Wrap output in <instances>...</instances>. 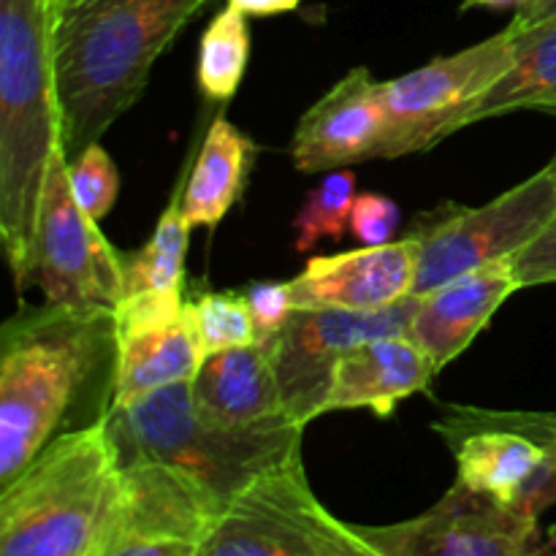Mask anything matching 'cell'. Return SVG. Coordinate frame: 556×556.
<instances>
[{
    "instance_id": "5b68a950",
    "label": "cell",
    "mask_w": 556,
    "mask_h": 556,
    "mask_svg": "<svg viewBox=\"0 0 556 556\" xmlns=\"http://www.w3.org/2000/svg\"><path fill=\"white\" fill-rule=\"evenodd\" d=\"M119 465L157 462L199 483L220 510L253 478L302 451L304 429L239 432L206 421L193 402L190 383L147 394L125 407L106 410Z\"/></svg>"
},
{
    "instance_id": "9a60e30c",
    "label": "cell",
    "mask_w": 556,
    "mask_h": 556,
    "mask_svg": "<svg viewBox=\"0 0 556 556\" xmlns=\"http://www.w3.org/2000/svg\"><path fill=\"white\" fill-rule=\"evenodd\" d=\"M418 269L416 237L307 261L291 280L299 307L383 309L413 296Z\"/></svg>"
},
{
    "instance_id": "1f68e13d",
    "label": "cell",
    "mask_w": 556,
    "mask_h": 556,
    "mask_svg": "<svg viewBox=\"0 0 556 556\" xmlns=\"http://www.w3.org/2000/svg\"><path fill=\"white\" fill-rule=\"evenodd\" d=\"M530 0H462V11H470V9H494V11H505V9H514L521 11Z\"/></svg>"
},
{
    "instance_id": "52a82bcc",
    "label": "cell",
    "mask_w": 556,
    "mask_h": 556,
    "mask_svg": "<svg viewBox=\"0 0 556 556\" xmlns=\"http://www.w3.org/2000/svg\"><path fill=\"white\" fill-rule=\"evenodd\" d=\"M456 462V481L530 519L556 505L548 413L451 407L434 421Z\"/></svg>"
},
{
    "instance_id": "484cf974",
    "label": "cell",
    "mask_w": 556,
    "mask_h": 556,
    "mask_svg": "<svg viewBox=\"0 0 556 556\" xmlns=\"http://www.w3.org/2000/svg\"><path fill=\"white\" fill-rule=\"evenodd\" d=\"M244 299H248L255 334H258L255 342H266V345L286 329L291 315L296 313L291 282H255L244 291Z\"/></svg>"
},
{
    "instance_id": "4316f807",
    "label": "cell",
    "mask_w": 556,
    "mask_h": 556,
    "mask_svg": "<svg viewBox=\"0 0 556 556\" xmlns=\"http://www.w3.org/2000/svg\"><path fill=\"white\" fill-rule=\"evenodd\" d=\"M400 226V206L396 201L380 193H362L353 201L351 231L364 248H380L389 244Z\"/></svg>"
},
{
    "instance_id": "30bf717a",
    "label": "cell",
    "mask_w": 556,
    "mask_h": 556,
    "mask_svg": "<svg viewBox=\"0 0 556 556\" xmlns=\"http://www.w3.org/2000/svg\"><path fill=\"white\" fill-rule=\"evenodd\" d=\"M30 282L41 288L49 304L117 309L125 299L123 253L106 242L98 220L76 201L63 150L54 152L43 182L27 271Z\"/></svg>"
},
{
    "instance_id": "6da1fadb",
    "label": "cell",
    "mask_w": 556,
    "mask_h": 556,
    "mask_svg": "<svg viewBox=\"0 0 556 556\" xmlns=\"http://www.w3.org/2000/svg\"><path fill=\"white\" fill-rule=\"evenodd\" d=\"M210 0H52L49 49L68 161L147 87L152 65Z\"/></svg>"
},
{
    "instance_id": "f1b7e54d",
    "label": "cell",
    "mask_w": 556,
    "mask_h": 556,
    "mask_svg": "<svg viewBox=\"0 0 556 556\" xmlns=\"http://www.w3.org/2000/svg\"><path fill=\"white\" fill-rule=\"evenodd\" d=\"M193 543L172 541V538H109L96 556H193Z\"/></svg>"
},
{
    "instance_id": "3957f363",
    "label": "cell",
    "mask_w": 556,
    "mask_h": 556,
    "mask_svg": "<svg viewBox=\"0 0 556 556\" xmlns=\"http://www.w3.org/2000/svg\"><path fill=\"white\" fill-rule=\"evenodd\" d=\"M60 141L47 0H0V233L27 286L43 182Z\"/></svg>"
},
{
    "instance_id": "d4e9b609",
    "label": "cell",
    "mask_w": 556,
    "mask_h": 556,
    "mask_svg": "<svg viewBox=\"0 0 556 556\" xmlns=\"http://www.w3.org/2000/svg\"><path fill=\"white\" fill-rule=\"evenodd\" d=\"M68 179L76 201L92 220H103L112 212L119 190V174L101 144H90L68 161Z\"/></svg>"
},
{
    "instance_id": "603a6c76",
    "label": "cell",
    "mask_w": 556,
    "mask_h": 556,
    "mask_svg": "<svg viewBox=\"0 0 556 556\" xmlns=\"http://www.w3.org/2000/svg\"><path fill=\"white\" fill-rule=\"evenodd\" d=\"M353 201H356V174L351 168H334L326 174L304 199L302 210L293 217L296 253H309L318 242H340L351 226Z\"/></svg>"
},
{
    "instance_id": "e575fe53",
    "label": "cell",
    "mask_w": 556,
    "mask_h": 556,
    "mask_svg": "<svg viewBox=\"0 0 556 556\" xmlns=\"http://www.w3.org/2000/svg\"><path fill=\"white\" fill-rule=\"evenodd\" d=\"M47 3H52V0H47Z\"/></svg>"
},
{
    "instance_id": "7c38bea8",
    "label": "cell",
    "mask_w": 556,
    "mask_h": 556,
    "mask_svg": "<svg viewBox=\"0 0 556 556\" xmlns=\"http://www.w3.org/2000/svg\"><path fill=\"white\" fill-rule=\"evenodd\" d=\"M389 556H556L538 519L470 492L459 481L427 514L389 527H367Z\"/></svg>"
},
{
    "instance_id": "8fae6325",
    "label": "cell",
    "mask_w": 556,
    "mask_h": 556,
    "mask_svg": "<svg viewBox=\"0 0 556 556\" xmlns=\"http://www.w3.org/2000/svg\"><path fill=\"white\" fill-rule=\"evenodd\" d=\"M416 309L418 296L383 309L299 307L269 342L291 421L307 429L320 416L337 362L367 342L410 334Z\"/></svg>"
},
{
    "instance_id": "9c48e42d",
    "label": "cell",
    "mask_w": 556,
    "mask_h": 556,
    "mask_svg": "<svg viewBox=\"0 0 556 556\" xmlns=\"http://www.w3.org/2000/svg\"><path fill=\"white\" fill-rule=\"evenodd\" d=\"M556 215V168L548 163L530 179L476 210H456L416 231L418 269L413 296L497 261L516 258Z\"/></svg>"
},
{
    "instance_id": "e0dca14e",
    "label": "cell",
    "mask_w": 556,
    "mask_h": 556,
    "mask_svg": "<svg viewBox=\"0 0 556 556\" xmlns=\"http://www.w3.org/2000/svg\"><path fill=\"white\" fill-rule=\"evenodd\" d=\"M514 258L497 261L483 269L462 275L445 286L418 296L410 337L432 358L434 369H443L470 348V342L489 326L492 315L519 291Z\"/></svg>"
},
{
    "instance_id": "5bb4252c",
    "label": "cell",
    "mask_w": 556,
    "mask_h": 556,
    "mask_svg": "<svg viewBox=\"0 0 556 556\" xmlns=\"http://www.w3.org/2000/svg\"><path fill=\"white\" fill-rule=\"evenodd\" d=\"M299 172L351 168L383 155V109L380 81L369 68L342 76L304 117L291 141Z\"/></svg>"
},
{
    "instance_id": "277c9868",
    "label": "cell",
    "mask_w": 556,
    "mask_h": 556,
    "mask_svg": "<svg viewBox=\"0 0 556 556\" xmlns=\"http://www.w3.org/2000/svg\"><path fill=\"white\" fill-rule=\"evenodd\" d=\"M123 508L106 416L63 432L0 489V556H96Z\"/></svg>"
},
{
    "instance_id": "8992f818",
    "label": "cell",
    "mask_w": 556,
    "mask_h": 556,
    "mask_svg": "<svg viewBox=\"0 0 556 556\" xmlns=\"http://www.w3.org/2000/svg\"><path fill=\"white\" fill-rule=\"evenodd\" d=\"M193 556H389L367 527L337 519L313 492L302 451L261 472L210 521Z\"/></svg>"
},
{
    "instance_id": "7402d4cb",
    "label": "cell",
    "mask_w": 556,
    "mask_h": 556,
    "mask_svg": "<svg viewBox=\"0 0 556 556\" xmlns=\"http://www.w3.org/2000/svg\"><path fill=\"white\" fill-rule=\"evenodd\" d=\"M250 60L248 14L228 3L201 36L199 87L210 101L226 103L237 96Z\"/></svg>"
},
{
    "instance_id": "4dcf8cb0",
    "label": "cell",
    "mask_w": 556,
    "mask_h": 556,
    "mask_svg": "<svg viewBox=\"0 0 556 556\" xmlns=\"http://www.w3.org/2000/svg\"><path fill=\"white\" fill-rule=\"evenodd\" d=\"M556 14V0H530L521 11H516L514 25H532L538 20Z\"/></svg>"
},
{
    "instance_id": "836d02e7",
    "label": "cell",
    "mask_w": 556,
    "mask_h": 556,
    "mask_svg": "<svg viewBox=\"0 0 556 556\" xmlns=\"http://www.w3.org/2000/svg\"><path fill=\"white\" fill-rule=\"evenodd\" d=\"M552 166H554V168H556V155H554V161H552Z\"/></svg>"
},
{
    "instance_id": "d6a6232c",
    "label": "cell",
    "mask_w": 556,
    "mask_h": 556,
    "mask_svg": "<svg viewBox=\"0 0 556 556\" xmlns=\"http://www.w3.org/2000/svg\"><path fill=\"white\" fill-rule=\"evenodd\" d=\"M548 546H552L554 548V552H556V527H554V530L552 532H548Z\"/></svg>"
},
{
    "instance_id": "4fadbf2b",
    "label": "cell",
    "mask_w": 556,
    "mask_h": 556,
    "mask_svg": "<svg viewBox=\"0 0 556 556\" xmlns=\"http://www.w3.org/2000/svg\"><path fill=\"white\" fill-rule=\"evenodd\" d=\"M112 407H125L177 383H193L204 353L195 340L182 291H147L125 296L114 309Z\"/></svg>"
},
{
    "instance_id": "ac0fdd59",
    "label": "cell",
    "mask_w": 556,
    "mask_h": 556,
    "mask_svg": "<svg viewBox=\"0 0 556 556\" xmlns=\"http://www.w3.org/2000/svg\"><path fill=\"white\" fill-rule=\"evenodd\" d=\"M434 375L438 369L432 358L410 334L367 342L337 362L320 416L334 410H372L386 418L407 396L427 391Z\"/></svg>"
},
{
    "instance_id": "f546056e",
    "label": "cell",
    "mask_w": 556,
    "mask_h": 556,
    "mask_svg": "<svg viewBox=\"0 0 556 556\" xmlns=\"http://www.w3.org/2000/svg\"><path fill=\"white\" fill-rule=\"evenodd\" d=\"M248 16H275L286 11H296L302 0H228Z\"/></svg>"
},
{
    "instance_id": "83f0119b",
    "label": "cell",
    "mask_w": 556,
    "mask_h": 556,
    "mask_svg": "<svg viewBox=\"0 0 556 556\" xmlns=\"http://www.w3.org/2000/svg\"><path fill=\"white\" fill-rule=\"evenodd\" d=\"M514 271L521 288L556 282V215L554 220L543 228L541 237L532 244H527V248L516 255Z\"/></svg>"
},
{
    "instance_id": "44dd1931",
    "label": "cell",
    "mask_w": 556,
    "mask_h": 556,
    "mask_svg": "<svg viewBox=\"0 0 556 556\" xmlns=\"http://www.w3.org/2000/svg\"><path fill=\"white\" fill-rule=\"evenodd\" d=\"M188 237L190 223L182 215V193H177L163 210L150 242L136 253L123 255L125 296L147 291H182Z\"/></svg>"
},
{
    "instance_id": "ba28073f",
    "label": "cell",
    "mask_w": 556,
    "mask_h": 556,
    "mask_svg": "<svg viewBox=\"0 0 556 556\" xmlns=\"http://www.w3.org/2000/svg\"><path fill=\"white\" fill-rule=\"evenodd\" d=\"M514 63V36H497L438 58L391 81H380L383 155L424 152L462 128V119L503 79Z\"/></svg>"
},
{
    "instance_id": "ffe728a7",
    "label": "cell",
    "mask_w": 556,
    "mask_h": 556,
    "mask_svg": "<svg viewBox=\"0 0 556 556\" xmlns=\"http://www.w3.org/2000/svg\"><path fill=\"white\" fill-rule=\"evenodd\" d=\"M255 144L226 117H217L182 185V215L190 228H215L242 195Z\"/></svg>"
},
{
    "instance_id": "d6986e66",
    "label": "cell",
    "mask_w": 556,
    "mask_h": 556,
    "mask_svg": "<svg viewBox=\"0 0 556 556\" xmlns=\"http://www.w3.org/2000/svg\"><path fill=\"white\" fill-rule=\"evenodd\" d=\"M514 63L510 71L462 119V128L519 109L556 114V14L532 25H514Z\"/></svg>"
},
{
    "instance_id": "7a4b0ae2",
    "label": "cell",
    "mask_w": 556,
    "mask_h": 556,
    "mask_svg": "<svg viewBox=\"0 0 556 556\" xmlns=\"http://www.w3.org/2000/svg\"><path fill=\"white\" fill-rule=\"evenodd\" d=\"M109 358H117L114 309L47 304L3 326L0 489L58 438Z\"/></svg>"
},
{
    "instance_id": "cb8c5ba5",
    "label": "cell",
    "mask_w": 556,
    "mask_h": 556,
    "mask_svg": "<svg viewBox=\"0 0 556 556\" xmlns=\"http://www.w3.org/2000/svg\"><path fill=\"white\" fill-rule=\"evenodd\" d=\"M188 315L204 358L258 340L244 293H199L188 299Z\"/></svg>"
},
{
    "instance_id": "2e32d148",
    "label": "cell",
    "mask_w": 556,
    "mask_h": 556,
    "mask_svg": "<svg viewBox=\"0 0 556 556\" xmlns=\"http://www.w3.org/2000/svg\"><path fill=\"white\" fill-rule=\"evenodd\" d=\"M190 389L201 416L217 427L239 432L296 427L286 410L280 378L266 342L206 356Z\"/></svg>"
}]
</instances>
